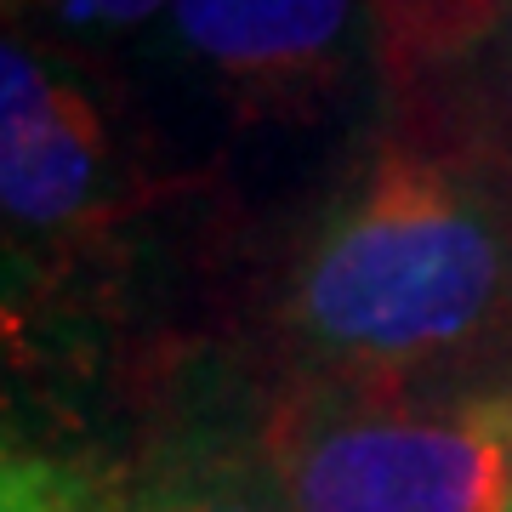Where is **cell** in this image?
I'll use <instances>...</instances> for the list:
<instances>
[{
	"label": "cell",
	"mask_w": 512,
	"mask_h": 512,
	"mask_svg": "<svg viewBox=\"0 0 512 512\" xmlns=\"http://www.w3.org/2000/svg\"><path fill=\"white\" fill-rule=\"evenodd\" d=\"M291 376L376 399L512 393V160L433 86L393 103L274 302Z\"/></svg>",
	"instance_id": "1"
},
{
	"label": "cell",
	"mask_w": 512,
	"mask_h": 512,
	"mask_svg": "<svg viewBox=\"0 0 512 512\" xmlns=\"http://www.w3.org/2000/svg\"><path fill=\"white\" fill-rule=\"evenodd\" d=\"M256 439L291 512H512V393L376 399L285 376Z\"/></svg>",
	"instance_id": "2"
},
{
	"label": "cell",
	"mask_w": 512,
	"mask_h": 512,
	"mask_svg": "<svg viewBox=\"0 0 512 512\" xmlns=\"http://www.w3.org/2000/svg\"><path fill=\"white\" fill-rule=\"evenodd\" d=\"M148 200L109 92L63 46L6 29L0 46V211L12 256H69Z\"/></svg>",
	"instance_id": "3"
},
{
	"label": "cell",
	"mask_w": 512,
	"mask_h": 512,
	"mask_svg": "<svg viewBox=\"0 0 512 512\" xmlns=\"http://www.w3.org/2000/svg\"><path fill=\"white\" fill-rule=\"evenodd\" d=\"M165 40L239 131H308L376 74L365 0H171Z\"/></svg>",
	"instance_id": "4"
},
{
	"label": "cell",
	"mask_w": 512,
	"mask_h": 512,
	"mask_svg": "<svg viewBox=\"0 0 512 512\" xmlns=\"http://www.w3.org/2000/svg\"><path fill=\"white\" fill-rule=\"evenodd\" d=\"M365 6L376 29V86L387 103L444 86L512 23V0H365Z\"/></svg>",
	"instance_id": "5"
},
{
	"label": "cell",
	"mask_w": 512,
	"mask_h": 512,
	"mask_svg": "<svg viewBox=\"0 0 512 512\" xmlns=\"http://www.w3.org/2000/svg\"><path fill=\"white\" fill-rule=\"evenodd\" d=\"M131 512H291L262 456V439L188 433L131 490Z\"/></svg>",
	"instance_id": "6"
},
{
	"label": "cell",
	"mask_w": 512,
	"mask_h": 512,
	"mask_svg": "<svg viewBox=\"0 0 512 512\" xmlns=\"http://www.w3.org/2000/svg\"><path fill=\"white\" fill-rule=\"evenodd\" d=\"M0 512H131V495L114 490L86 461L52 456L35 444H6Z\"/></svg>",
	"instance_id": "7"
},
{
	"label": "cell",
	"mask_w": 512,
	"mask_h": 512,
	"mask_svg": "<svg viewBox=\"0 0 512 512\" xmlns=\"http://www.w3.org/2000/svg\"><path fill=\"white\" fill-rule=\"evenodd\" d=\"M171 0H6V23L18 35L52 40L69 52V40L97 46V40L137 35L148 23H165Z\"/></svg>",
	"instance_id": "8"
},
{
	"label": "cell",
	"mask_w": 512,
	"mask_h": 512,
	"mask_svg": "<svg viewBox=\"0 0 512 512\" xmlns=\"http://www.w3.org/2000/svg\"><path fill=\"white\" fill-rule=\"evenodd\" d=\"M439 92L456 103V114L484 143H495L512 160V23L461 74H450Z\"/></svg>",
	"instance_id": "9"
}]
</instances>
